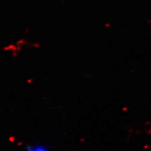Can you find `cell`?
Returning a JSON list of instances; mask_svg holds the SVG:
<instances>
[{
  "instance_id": "6da1fadb",
  "label": "cell",
  "mask_w": 151,
  "mask_h": 151,
  "mask_svg": "<svg viewBox=\"0 0 151 151\" xmlns=\"http://www.w3.org/2000/svg\"><path fill=\"white\" fill-rule=\"evenodd\" d=\"M26 151H50V150L44 145L35 144L28 146Z\"/></svg>"
}]
</instances>
